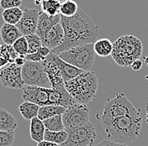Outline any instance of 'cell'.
<instances>
[{
	"instance_id": "4",
	"label": "cell",
	"mask_w": 148,
	"mask_h": 146,
	"mask_svg": "<svg viewBox=\"0 0 148 146\" xmlns=\"http://www.w3.org/2000/svg\"><path fill=\"white\" fill-rule=\"evenodd\" d=\"M113 45L112 58L116 64L122 67L130 66L134 61L140 59L142 55V42L134 35L119 37Z\"/></svg>"
},
{
	"instance_id": "17",
	"label": "cell",
	"mask_w": 148,
	"mask_h": 146,
	"mask_svg": "<svg viewBox=\"0 0 148 146\" xmlns=\"http://www.w3.org/2000/svg\"><path fill=\"white\" fill-rule=\"evenodd\" d=\"M0 36L1 40L5 45L12 46L18 39L23 35L16 25L4 23L0 29Z\"/></svg>"
},
{
	"instance_id": "32",
	"label": "cell",
	"mask_w": 148,
	"mask_h": 146,
	"mask_svg": "<svg viewBox=\"0 0 148 146\" xmlns=\"http://www.w3.org/2000/svg\"><path fill=\"white\" fill-rule=\"evenodd\" d=\"M15 138V132L0 130V146H11Z\"/></svg>"
},
{
	"instance_id": "2",
	"label": "cell",
	"mask_w": 148,
	"mask_h": 146,
	"mask_svg": "<svg viewBox=\"0 0 148 146\" xmlns=\"http://www.w3.org/2000/svg\"><path fill=\"white\" fill-rule=\"evenodd\" d=\"M141 123L140 115L136 114L114 119L103 123L102 126L107 135V139L116 144L125 145L139 137Z\"/></svg>"
},
{
	"instance_id": "15",
	"label": "cell",
	"mask_w": 148,
	"mask_h": 146,
	"mask_svg": "<svg viewBox=\"0 0 148 146\" xmlns=\"http://www.w3.org/2000/svg\"><path fill=\"white\" fill-rule=\"evenodd\" d=\"M61 14H57L56 16H50L43 13L42 11L40 13L36 34L40 38V40L54 26L61 23Z\"/></svg>"
},
{
	"instance_id": "22",
	"label": "cell",
	"mask_w": 148,
	"mask_h": 146,
	"mask_svg": "<svg viewBox=\"0 0 148 146\" xmlns=\"http://www.w3.org/2000/svg\"><path fill=\"white\" fill-rule=\"evenodd\" d=\"M65 111H66V108L62 106L47 105L40 108L38 113V118L40 120L44 121L46 119L55 117L56 115H62Z\"/></svg>"
},
{
	"instance_id": "23",
	"label": "cell",
	"mask_w": 148,
	"mask_h": 146,
	"mask_svg": "<svg viewBox=\"0 0 148 146\" xmlns=\"http://www.w3.org/2000/svg\"><path fill=\"white\" fill-rule=\"evenodd\" d=\"M40 106L29 102H24L18 107V112L25 120H32L38 117Z\"/></svg>"
},
{
	"instance_id": "29",
	"label": "cell",
	"mask_w": 148,
	"mask_h": 146,
	"mask_svg": "<svg viewBox=\"0 0 148 146\" xmlns=\"http://www.w3.org/2000/svg\"><path fill=\"white\" fill-rule=\"evenodd\" d=\"M51 52V50L45 46H41L40 49L37 50L36 52L33 54H28L25 56V61H34V62H42L46 60L47 55Z\"/></svg>"
},
{
	"instance_id": "25",
	"label": "cell",
	"mask_w": 148,
	"mask_h": 146,
	"mask_svg": "<svg viewBox=\"0 0 148 146\" xmlns=\"http://www.w3.org/2000/svg\"><path fill=\"white\" fill-rule=\"evenodd\" d=\"M67 138H68V133L66 132L65 130L59 132H53L46 129L44 140L61 145L66 142Z\"/></svg>"
},
{
	"instance_id": "11",
	"label": "cell",
	"mask_w": 148,
	"mask_h": 146,
	"mask_svg": "<svg viewBox=\"0 0 148 146\" xmlns=\"http://www.w3.org/2000/svg\"><path fill=\"white\" fill-rule=\"evenodd\" d=\"M22 90H23L22 98L25 102L35 103L40 107L50 105L49 98H50L51 88L25 85Z\"/></svg>"
},
{
	"instance_id": "33",
	"label": "cell",
	"mask_w": 148,
	"mask_h": 146,
	"mask_svg": "<svg viewBox=\"0 0 148 146\" xmlns=\"http://www.w3.org/2000/svg\"><path fill=\"white\" fill-rule=\"evenodd\" d=\"M22 4V0H2L0 3V7L3 9L19 8Z\"/></svg>"
},
{
	"instance_id": "18",
	"label": "cell",
	"mask_w": 148,
	"mask_h": 146,
	"mask_svg": "<svg viewBox=\"0 0 148 146\" xmlns=\"http://www.w3.org/2000/svg\"><path fill=\"white\" fill-rule=\"evenodd\" d=\"M46 132V127L42 120L39 119L38 117L30 120L29 123V133L30 138L36 143H40L44 140Z\"/></svg>"
},
{
	"instance_id": "5",
	"label": "cell",
	"mask_w": 148,
	"mask_h": 146,
	"mask_svg": "<svg viewBox=\"0 0 148 146\" xmlns=\"http://www.w3.org/2000/svg\"><path fill=\"white\" fill-rule=\"evenodd\" d=\"M140 110L136 109L124 93H118L112 99H107L103 108V113L97 119L105 123L112 120L127 115L140 114Z\"/></svg>"
},
{
	"instance_id": "14",
	"label": "cell",
	"mask_w": 148,
	"mask_h": 146,
	"mask_svg": "<svg viewBox=\"0 0 148 146\" xmlns=\"http://www.w3.org/2000/svg\"><path fill=\"white\" fill-rule=\"evenodd\" d=\"M64 39V30L61 23L52 28L45 36L41 39L42 46L50 49L51 50H55L61 46Z\"/></svg>"
},
{
	"instance_id": "30",
	"label": "cell",
	"mask_w": 148,
	"mask_h": 146,
	"mask_svg": "<svg viewBox=\"0 0 148 146\" xmlns=\"http://www.w3.org/2000/svg\"><path fill=\"white\" fill-rule=\"evenodd\" d=\"M12 47L19 56L25 57V55H28L29 47H28V42L25 36H21L19 39H18L12 46Z\"/></svg>"
},
{
	"instance_id": "31",
	"label": "cell",
	"mask_w": 148,
	"mask_h": 146,
	"mask_svg": "<svg viewBox=\"0 0 148 146\" xmlns=\"http://www.w3.org/2000/svg\"><path fill=\"white\" fill-rule=\"evenodd\" d=\"M25 38L27 40L28 47H29L28 54H33V53L36 52L37 50L42 46L41 40L36 34L27 35V36H25Z\"/></svg>"
},
{
	"instance_id": "34",
	"label": "cell",
	"mask_w": 148,
	"mask_h": 146,
	"mask_svg": "<svg viewBox=\"0 0 148 146\" xmlns=\"http://www.w3.org/2000/svg\"><path fill=\"white\" fill-rule=\"evenodd\" d=\"M142 65H143L142 61L138 59V60H136V61H134L132 62V64L130 65V67H131V69H132L133 71L138 72V71H140V70L141 69Z\"/></svg>"
},
{
	"instance_id": "28",
	"label": "cell",
	"mask_w": 148,
	"mask_h": 146,
	"mask_svg": "<svg viewBox=\"0 0 148 146\" xmlns=\"http://www.w3.org/2000/svg\"><path fill=\"white\" fill-rule=\"evenodd\" d=\"M46 129L53 131V132H59L65 130L62 115H56L55 117L50 118L43 121Z\"/></svg>"
},
{
	"instance_id": "10",
	"label": "cell",
	"mask_w": 148,
	"mask_h": 146,
	"mask_svg": "<svg viewBox=\"0 0 148 146\" xmlns=\"http://www.w3.org/2000/svg\"><path fill=\"white\" fill-rule=\"evenodd\" d=\"M0 82L11 89H23L25 86L22 78V66L10 63L0 70Z\"/></svg>"
},
{
	"instance_id": "36",
	"label": "cell",
	"mask_w": 148,
	"mask_h": 146,
	"mask_svg": "<svg viewBox=\"0 0 148 146\" xmlns=\"http://www.w3.org/2000/svg\"><path fill=\"white\" fill-rule=\"evenodd\" d=\"M14 63L17 65L23 66L24 64L25 63V57H24V56H18V57L15 59Z\"/></svg>"
},
{
	"instance_id": "27",
	"label": "cell",
	"mask_w": 148,
	"mask_h": 146,
	"mask_svg": "<svg viewBox=\"0 0 148 146\" xmlns=\"http://www.w3.org/2000/svg\"><path fill=\"white\" fill-rule=\"evenodd\" d=\"M79 10L77 3L74 0H66L61 4L60 14L66 18L74 16Z\"/></svg>"
},
{
	"instance_id": "26",
	"label": "cell",
	"mask_w": 148,
	"mask_h": 146,
	"mask_svg": "<svg viewBox=\"0 0 148 146\" xmlns=\"http://www.w3.org/2000/svg\"><path fill=\"white\" fill-rule=\"evenodd\" d=\"M61 4L58 0H42L41 10L50 16H56L60 14Z\"/></svg>"
},
{
	"instance_id": "19",
	"label": "cell",
	"mask_w": 148,
	"mask_h": 146,
	"mask_svg": "<svg viewBox=\"0 0 148 146\" xmlns=\"http://www.w3.org/2000/svg\"><path fill=\"white\" fill-rule=\"evenodd\" d=\"M19 55L14 51L12 46L5 45L0 40V70L10 63H14L15 59Z\"/></svg>"
},
{
	"instance_id": "9",
	"label": "cell",
	"mask_w": 148,
	"mask_h": 146,
	"mask_svg": "<svg viewBox=\"0 0 148 146\" xmlns=\"http://www.w3.org/2000/svg\"><path fill=\"white\" fill-rule=\"evenodd\" d=\"M97 137L95 128L88 122L87 124L68 133L66 142L60 146H92Z\"/></svg>"
},
{
	"instance_id": "12",
	"label": "cell",
	"mask_w": 148,
	"mask_h": 146,
	"mask_svg": "<svg viewBox=\"0 0 148 146\" xmlns=\"http://www.w3.org/2000/svg\"><path fill=\"white\" fill-rule=\"evenodd\" d=\"M40 11L35 9H25L23 10V16L16 25L23 36H27L36 33Z\"/></svg>"
},
{
	"instance_id": "3",
	"label": "cell",
	"mask_w": 148,
	"mask_h": 146,
	"mask_svg": "<svg viewBox=\"0 0 148 146\" xmlns=\"http://www.w3.org/2000/svg\"><path fill=\"white\" fill-rule=\"evenodd\" d=\"M65 87L77 103L87 105L96 97L99 79L93 72H83L76 78L66 82Z\"/></svg>"
},
{
	"instance_id": "40",
	"label": "cell",
	"mask_w": 148,
	"mask_h": 146,
	"mask_svg": "<svg viewBox=\"0 0 148 146\" xmlns=\"http://www.w3.org/2000/svg\"><path fill=\"white\" fill-rule=\"evenodd\" d=\"M1 1H2V0H0V3H1Z\"/></svg>"
},
{
	"instance_id": "39",
	"label": "cell",
	"mask_w": 148,
	"mask_h": 146,
	"mask_svg": "<svg viewBox=\"0 0 148 146\" xmlns=\"http://www.w3.org/2000/svg\"><path fill=\"white\" fill-rule=\"evenodd\" d=\"M58 1H59V2H60L61 3H63V2H65V1H66V0H58Z\"/></svg>"
},
{
	"instance_id": "38",
	"label": "cell",
	"mask_w": 148,
	"mask_h": 146,
	"mask_svg": "<svg viewBox=\"0 0 148 146\" xmlns=\"http://www.w3.org/2000/svg\"><path fill=\"white\" fill-rule=\"evenodd\" d=\"M145 61H146V64L148 66V56H147V58H145Z\"/></svg>"
},
{
	"instance_id": "6",
	"label": "cell",
	"mask_w": 148,
	"mask_h": 146,
	"mask_svg": "<svg viewBox=\"0 0 148 146\" xmlns=\"http://www.w3.org/2000/svg\"><path fill=\"white\" fill-rule=\"evenodd\" d=\"M57 55L68 64L84 72H91L96 54L93 50V44H86L76 46Z\"/></svg>"
},
{
	"instance_id": "24",
	"label": "cell",
	"mask_w": 148,
	"mask_h": 146,
	"mask_svg": "<svg viewBox=\"0 0 148 146\" xmlns=\"http://www.w3.org/2000/svg\"><path fill=\"white\" fill-rule=\"evenodd\" d=\"M23 16V10L20 8L4 9L2 12V18L6 24L16 25Z\"/></svg>"
},
{
	"instance_id": "7",
	"label": "cell",
	"mask_w": 148,
	"mask_h": 146,
	"mask_svg": "<svg viewBox=\"0 0 148 146\" xmlns=\"http://www.w3.org/2000/svg\"><path fill=\"white\" fill-rule=\"evenodd\" d=\"M22 78L26 86L51 88L42 62L25 61V63L22 66Z\"/></svg>"
},
{
	"instance_id": "35",
	"label": "cell",
	"mask_w": 148,
	"mask_h": 146,
	"mask_svg": "<svg viewBox=\"0 0 148 146\" xmlns=\"http://www.w3.org/2000/svg\"><path fill=\"white\" fill-rule=\"evenodd\" d=\"M96 146H129L127 145H120V144H116L114 142H112L109 139H105L103 141H102L101 143H99V145Z\"/></svg>"
},
{
	"instance_id": "37",
	"label": "cell",
	"mask_w": 148,
	"mask_h": 146,
	"mask_svg": "<svg viewBox=\"0 0 148 146\" xmlns=\"http://www.w3.org/2000/svg\"><path fill=\"white\" fill-rule=\"evenodd\" d=\"M37 146H60L59 145H56L54 143H51V142H48L46 140H43L40 143H38Z\"/></svg>"
},
{
	"instance_id": "20",
	"label": "cell",
	"mask_w": 148,
	"mask_h": 146,
	"mask_svg": "<svg viewBox=\"0 0 148 146\" xmlns=\"http://www.w3.org/2000/svg\"><path fill=\"white\" fill-rule=\"evenodd\" d=\"M18 127V121L7 110L0 109V130L13 132Z\"/></svg>"
},
{
	"instance_id": "16",
	"label": "cell",
	"mask_w": 148,
	"mask_h": 146,
	"mask_svg": "<svg viewBox=\"0 0 148 146\" xmlns=\"http://www.w3.org/2000/svg\"><path fill=\"white\" fill-rule=\"evenodd\" d=\"M51 55H52V58H53L55 63L61 72L62 76L64 80L65 83L76 78L77 76H78L80 74H82L84 72L83 70H80L72 65L65 62L64 61H62L59 57V55L57 54H55L52 51H51Z\"/></svg>"
},
{
	"instance_id": "21",
	"label": "cell",
	"mask_w": 148,
	"mask_h": 146,
	"mask_svg": "<svg viewBox=\"0 0 148 146\" xmlns=\"http://www.w3.org/2000/svg\"><path fill=\"white\" fill-rule=\"evenodd\" d=\"M114 45L109 39L103 38L98 40L93 44L94 52L99 57H108L112 55Z\"/></svg>"
},
{
	"instance_id": "13",
	"label": "cell",
	"mask_w": 148,
	"mask_h": 146,
	"mask_svg": "<svg viewBox=\"0 0 148 146\" xmlns=\"http://www.w3.org/2000/svg\"><path fill=\"white\" fill-rule=\"evenodd\" d=\"M42 64L44 65L45 72L47 74V76L49 78V81L51 82V88L58 89L65 87V82L62 76L61 72L57 65L55 63L51 52L47 55L46 60L42 61Z\"/></svg>"
},
{
	"instance_id": "8",
	"label": "cell",
	"mask_w": 148,
	"mask_h": 146,
	"mask_svg": "<svg viewBox=\"0 0 148 146\" xmlns=\"http://www.w3.org/2000/svg\"><path fill=\"white\" fill-rule=\"evenodd\" d=\"M90 112L87 105L76 103L67 108L62 114L65 131L70 133L89 122Z\"/></svg>"
},
{
	"instance_id": "1",
	"label": "cell",
	"mask_w": 148,
	"mask_h": 146,
	"mask_svg": "<svg viewBox=\"0 0 148 146\" xmlns=\"http://www.w3.org/2000/svg\"><path fill=\"white\" fill-rule=\"evenodd\" d=\"M61 25L64 30V39L61 46L51 50L55 54H59L76 46L94 44L98 40L99 35V26L80 8L73 17L62 16Z\"/></svg>"
}]
</instances>
